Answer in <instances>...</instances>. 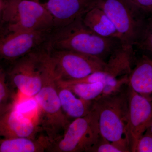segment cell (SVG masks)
<instances>
[{
  "instance_id": "cell-1",
  "label": "cell",
  "mask_w": 152,
  "mask_h": 152,
  "mask_svg": "<svg viewBox=\"0 0 152 152\" xmlns=\"http://www.w3.org/2000/svg\"><path fill=\"white\" fill-rule=\"evenodd\" d=\"M47 45L53 50L77 52L105 61L121 44L117 38L97 34L85 25L80 17L66 26L54 29Z\"/></svg>"
},
{
  "instance_id": "cell-2",
  "label": "cell",
  "mask_w": 152,
  "mask_h": 152,
  "mask_svg": "<svg viewBox=\"0 0 152 152\" xmlns=\"http://www.w3.org/2000/svg\"><path fill=\"white\" fill-rule=\"evenodd\" d=\"M129 84L114 94L101 96L94 101L101 135L121 149L130 152L128 134Z\"/></svg>"
},
{
  "instance_id": "cell-3",
  "label": "cell",
  "mask_w": 152,
  "mask_h": 152,
  "mask_svg": "<svg viewBox=\"0 0 152 152\" xmlns=\"http://www.w3.org/2000/svg\"><path fill=\"white\" fill-rule=\"evenodd\" d=\"M39 104L37 126L39 138L47 147L64 134L71 122L64 114L52 66L40 91L35 96Z\"/></svg>"
},
{
  "instance_id": "cell-4",
  "label": "cell",
  "mask_w": 152,
  "mask_h": 152,
  "mask_svg": "<svg viewBox=\"0 0 152 152\" xmlns=\"http://www.w3.org/2000/svg\"><path fill=\"white\" fill-rule=\"evenodd\" d=\"M0 11L3 34L54 29L53 17L39 1L1 0Z\"/></svg>"
},
{
  "instance_id": "cell-5",
  "label": "cell",
  "mask_w": 152,
  "mask_h": 152,
  "mask_svg": "<svg viewBox=\"0 0 152 152\" xmlns=\"http://www.w3.org/2000/svg\"><path fill=\"white\" fill-rule=\"evenodd\" d=\"M6 71L14 86L28 97L40 91L51 69L50 51L46 43L24 56L10 63Z\"/></svg>"
},
{
  "instance_id": "cell-6",
  "label": "cell",
  "mask_w": 152,
  "mask_h": 152,
  "mask_svg": "<svg viewBox=\"0 0 152 152\" xmlns=\"http://www.w3.org/2000/svg\"><path fill=\"white\" fill-rule=\"evenodd\" d=\"M96 7L102 10L115 25L122 46L133 52L147 14L130 0H97Z\"/></svg>"
},
{
  "instance_id": "cell-7",
  "label": "cell",
  "mask_w": 152,
  "mask_h": 152,
  "mask_svg": "<svg viewBox=\"0 0 152 152\" xmlns=\"http://www.w3.org/2000/svg\"><path fill=\"white\" fill-rule=\"evenodd\" d=\"M101 136L99 116L94 106L86 115L72 121L63 135L49 145L46 151L88 152Z\"/></svg>"
},
{
  "instance_id": "cell-8",
  "label": "cell",
  "mask_w": 152,
  "mask_h": 152,
  "mask_svg": "<svg viewBox=\"0 0 152 152\" xmlns=\"http://www.w3.org/2000/svg\"><path fill=\"white\" fill-rule=\"evenodd\" d=\"M48 48L56 80H74L83 78L95 72L107 71V62L97 57Z\"/></svg>"
},
{
  "instance_id": "cell-9",
  "label": "cell",
  "mask_w": 152,
  "mask_h": 152,
  "mask_svg": "<svg viewBox=\"0 0 152 152\" xmlns=\"http://www.w3.org/2000/svg\"><path fill=\"white\" fill-rule=\"evenodd\" d=\"M53 30L20 31L3 34L0 41L1 59L11 63L37 50L46 42Z\"/></svg>"
},
{
  "instance_id": "cell-10",
  "label": "cell",
  "mask_w": 152,
  "mask_h": 152,
  "mask_svg": "<svg viewBox=\"0 0 152 152\" xmlns=\"http://www.w3.org/2000/svg\"><path fill=\"white\" fill-rule=\"evenodd\" d=\"M128 134L130 152L152 123V101L135 92L129 85Z\"/></svg>"
},
{
  "instance_id": "cell-11",
  "label": "cell",
  "mask_w": 152,
  "mask_h": 152,
  "mask_svg": "<svg viewBox=\"0 0 152 152\" xmlns=\"http://www.w3.org/2000/svg\"><path fill=\"white\" fill-rule=\"evenodd\" d=\"M97 2V0H47L43 4L53 17L55 29L83 17L96 7Z\"/></svg>"
},
{
  "instance_id": "cell-12",
  "label": "cell",
  "mask_w": 152,
  "mask_h": 152,
  "mask_svg": "<svg viewBox=\"0 0 152 152\" xmlns=\"http://www.w3.org/2000/svg\"><path fill=\"white\" fill-rule=\"evenodd\" d=\"M0 136L1 139H39V131L29 118L13 109L0 115Z\"/></svg>"
},
{
  "instance_id": "cell-13",
  "label": "cell",
  "mask_w": 152,
  "mask_h": 152,
  "mask_svg": "<svg viewBox=\"0 0 152 152\" xmlns=\"http://www.w3.org/2000/svg\"><path fill=\"white\" fill-rule=\"evenodd\" d=\"M129 85L135 92L152 101V59L143 56L131 71Z\"/></svg>"
},
{
  "instance_id": "cell-14",
  "label": "cell",
  "mask_w": 152,
  "mask_h": 152,
  "mask_svg": "<svg viewBox=\"0 0 152 152\" xmlns=\"http://www.w3.org/2000/svg\"><path fill=\"white\" fill-rule=\"evenodd\" d=\"M56 82L62 110L71 123L76 119L86 115L91 111L94 101L82 99L69 89Z\"/></svg>"
},
{
  "instance_id": "cell-15",
  "label": "cell",
  "mask_w": 152,
  "mask_h": 152,
  "mask_svg": "<svg viewBox=\"0 0 152 152\" xmlns=\"http://www.w3.org/2000/svg\"><path fill=\"white\" fill-rule=\"evenodd\" d=\"M85 25L97 34L107 38H117L120 35L115 25L102 10L95 7L83 16Z\"/></svg>"
},
{
  "instance_id": "cell-16",
  "label": "cell",
  "mask_w": 152,
  "mask_h": 152,
  "mask_svg": "<svg viewBox=\"0 0 152 152\" xmlns=\"http://www.w3.org/2000/svg\"><path fill=\"white\" fill-rule=\"evenodd\" d=\"M46 147L40 139L27 137L1 139L0 152H42Z\"/></svg>"
},
{
  "instance_id": "cell-17",
  "label": "cell",
  "mask_w": 152,
  "mask_h": 152,
  "mask_svg": "<svg viewBox=\"0 0 152 152\" xmlns=\"http://www.w3.org/2000/svg\"><path fill=\"white\" fill-rule=\"evenodd\" d=\"M17 89L3 68L0 69V115L14 108L17 103Z\"/></svg>"
},
{
  "instance_id": "cell-18",
  "label": "cell",
  "mask_w": 152,
  "mask_h": 152,
  "mask_svg": "<svg viewBox=\"0 0 152 152\" xmlns=\"http://www.w3.org/2000/svg\"><path fill=\"white\" fill-rule=\"evenodd\" d=\"M56 81L59 84L71 90L78 97L87 101H94L99 97L105 85L101 82L93 83H69Z\"/></svg>"
},
{
  "instance_id": "cell-19",
  "label": "cell",
  "mask_w": 152,
  "mask_h": 152,
  "mask_svg": "<svg viewBox=\"0 0 152 152\" xmlns=\"http://www.w3.org/2000/svg\"><path fill=\"white\" fill-rule=\"evenodd\" d=\"M135 46L141 50L152 52V17L146 20Z\"/></svg>"
},
{
  "instance_id": "cell-20",
  "label": "cell",
  "mask_w": 152,
  "mask_h": 152,
  "mask_svg": "<svg viewBox=\"0 0 152 152\" xmlns=\"http://www.w3.org/2000/svg\"><path fill=\"white\" fill-rule=\"evenodd\" d=\"M39 108V104L35 97H29L27 99L17 102L13 109L23 115H28Z\"/></svg>"
},
{
  "instance_id": "cell-21",
  "label": "cell",
  "mask_w": 152,
  "mask_h": 152,
  "mask_svg": "<svg viewBox=\"0 0 152 152\" xmlns=\"http://www.w3.org/2000/svg\"><path fill=\"white\" fill-rule=\"evenodd\" d=\"M88 152H123V151L101 135L97 142L89 150Z\"/></svg>"
},
{
  "instance_id": "cell-22",
  "label": "cell",
  "mask_w": 152,
  "mask_h": 152,
  "mask_svg": "<svg viewBox=\"0 0 152 152\" xmlns=\"http://www.w3.org/2000/svg\"><path fill=\"white\" fill-rule=\"evenodd\" d=\"M134 152H152V134L149 128L138 140Z\"/></svg>"
},
{
  "instance_id": "cell-23",
  "label": "cell",
  "mask_w": 152,
  "mask_h": 152,
  "mask_svg": "<svg viewBox=\"0 0 152 152\" xmlns=\"http://www.w3.org/2000/svg\"><path fill=\"white\" fill-rule=\"evenodd\" d=\"M147 15L152 13V0H130Z\"/></svg>"
},
{
  "instance_id": "cell-24",
  "label": "cell",
  "mask_w": 152,
  "mask_h": 152,
  "mask_svg": "<svg viewBox=\"0 0 152 152\" xmlns=\"http://www.w3.org/2000/svg\"><path fill=\"white\" fill-rule=\"evenodd\" d=\"M150 131H151V132L152 134V123L151 124V126H150L149 127Z\"/></svg>"
},
{
  "instance_id": "cell-25",
  "label": "cell",
  "mask_w": 152,
  "mask_h": 152,
  "mask_svg": "<svg viewBox=\"0 0 152 152\" xmlns=\"http://www.w3.org/2000/svg\"><path fill=\"white\" fill-rule=\"evenodd\" d=\"M36 1H39L40 0H36Z\"/></svg>"
}]
</instances>
